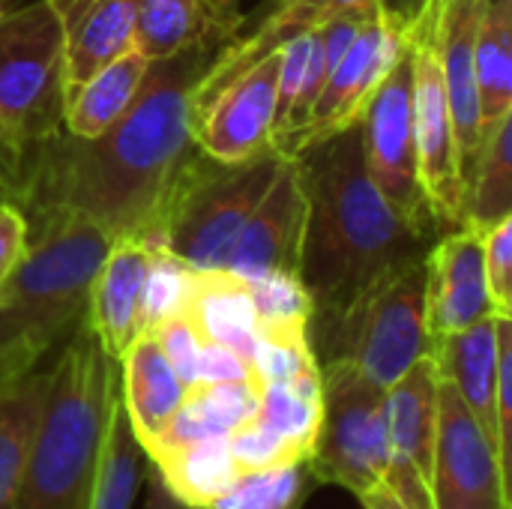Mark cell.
I'll return each mask as SVG.
<instances>
[{
	"label": "cell",
	"mask_w": 512,
	"mask_h": 509,
	"mask_svg": "<svg viewBox=\"0 0 512 509\" xmlns=\"http://www.w3.org/2000/svg\"><path fill=\"white\" fill-rule=\"evenodd\" d=\"M486 285L483 234L459 225L444 231L426 255V327L429 342L495 318Z\"/></svg>",
	"instance_id": "cell-16"
},
{
	"label": "cell",
	"mask_w": 512,
	"mask_h": 509,
	"mask_svg": "<svg viewBox=\"0 0 512 509\" xmlns=\"http://www.w3.org/2000/svg\"><path fill=\"white\" fill-rule=\"evenodd\" d=\"M144 450L132 435L123 399H120V381L108 408V423H105V438L99 450V465H96V480H93V498L90 509H129L141 477H144Z\"/></svg>",
	"instance_id": "cell-27"
},
{
	"label": "cell",
	"mask_w": 512,
	"mask_h": 509,
	"mask_svg": "<svg viewBox=\"0 0 512 509\" xmlns=\"http://www.w3.org/2000/svg\"><path fill=\"white\" fill-rule=\"evenodd\" d=\"M512 114L486 129L483 147L465 183L462 225L486 234L492 225L512 216Z\"/></svg>",
	"instance_id": "cell-26"
},
{
	"label": "cell",
	"mask_w": 512,
	"mask_h": 509,
	"mask_svg": "<svg viewBox=\"0 0 512 509\" xmlns=\"http://www.w3.org/2000/svg\"><path fill=\"white\" fill-rule=\"evenodd\" d=\"M63 33L45 0L0 12V120L27 159L63 132Z\"/></svg>",
	"instance_id": "cell-8"
},
{
	"label": "cell",
	"mask_w": 512,
	"mask_h": 509,
	"mask_svg": "<svg viewBox=\"0 0 512 509\" xmlns=\"http://www.w3.org/2000/svg\"><path fill=\"white\" fill-rule=\"evenodd\" d=\"M63 33L66 96L132 48L138 0H45ZM66 105V102H63Z\"/></svg>",
	"instance_id": "cell-20"
},
{
	"label": "cell",
	"mask_w": 512,
	"mask_h": 509,
	"mask_svg": "<svg viewBox=\"0 0 512 509\" xmlns=\"http://www.w3.org/2000/svg\"><path fill=\"white\" fill-rule=\"evenodd\" d=\"M282 162L276 150L240 162H219L195 150L165 204L159 243L192 270H222Z\"/></svg>",
	"instance_id": "cell-5"
},
{
	"label": "cell",
	"mask_w": 512,
	"mask_h": 509,
	"mask_svg": "<svg viewBox=\"0 0 512 509\" xmlns=\"http://www.w3.org/2000/svg\"><path fill=\"white\" fill-rule=\"evenodd\" d=\"M435 387L432 357L414 363L387 390V486L405 509L432 504V450H435Z\"/></svg>",
	"instance_id": "cell-15"
},
{
	"label": "cell",
	"mask_w": 512,
	"mask_h": 509,
	"mask_svg": "<svg viewBox=\"0 0 512 509\" xmlns=\"http://www.w3.org/2000/svg\"><path fill=\"white\" fill-rule=\"evenodd\" d=\"M360 141L363 162L378 186V192L393 204V210L408 219L417 231L429 237H441V225L435 222L417 168L414 126H411V54L405 51L399 63L387 72L375 96L369 99L360 117Z\"/></svg>",
	"instance_id": "cell-11"
},
{
	"label": "cell",
	"mask_w": 512,
	"mask_h": 509,
	"mask_svg": "<svg viewBox=\"0 0 512 509\" xmlns=\"http://www.w3.org/2000/svg\"><path fill=\"white\" fill-rule=\"evenodd\" d=\"M141 509H198V507H192V504L180 501V498L168 489V483L162 480V474L150 465L147 495H144V507Z\"/></svg>",
	"instance_id": "cell-35"
},
{
	"label": "cell",
	"mask_w": 512,
	"mask_h": 509,
	"mask_svg": "<svg viewBox=\"0 0 512 509\" xmlns=\"http://www.w3.org/2000/svg\"><path fill=\"white\" fill-rule=\"evenodd\" d=\"M0 12H3V3H0Z\"/></svg>",
	"instance_id": "cell-38"
},
{
	"label": "cell",
	"mask_w": 512,
	"mask_h": 509,
	"mask_svg": "<svg viewBox=\"0 0 512 509\" xmlns=\"http://www.w3.org/2000/svg\"><path fill=\"white\" fill-rule=\"evenodd\" d=\"M48 354L33 345H0V390L36 369Z\"/></svg>",
	"instance_id": "cell-33"
},
{
	"label": "cell",
	"mask_w": 512,
	"mask_h": 509,
	"mask_svg": "<svg viewBox=\"0 0 512 509\" xmlns=\"http://www.w3.org/2000/svg\"><path fill=\"white\" fill-rule=\"evenodd\" d=\"M306 198L297 279L309 297V330L345 318L390 279L423 264L435 237L417 231L372 183L360 123L291 156Z\"/></svg>",
	"instance_id": "cell-2"
},
{
	"label": "cell",
	"mask_w": 512,
	"mask_h": 509,
	"mask_svg": "<svg viewBox=\"0 0 512 509\" xmlns=\"http://www.w3.org/2000/svg\"><path fill=\"white\" fill-rule=\"evenodd\" d=\"M156 240L120 237L111 243L105 261L99 264L90 300L87 324L99 339L102 351L117 363L126 348L144 333V303L150 270L156 261Z\"/></svg>",
	"instance_id": "cell-18"
},
{
	"label": "cell",
	"mask_w": 512,
	"mask_h": 509,
	"mask_svg": "<svg viewBox=\"0 0 512 509\" xmlns=\"http://www.w3.org/2000/svg\"><path fill=\"white\" fill-rule=\"evenodd\" d=\"M117 381V363L84 318L51 363L33 453L9 509H90Z\"/></svg>",
	"instance_id": "cell-3"
},
{
	"label": "cell",
	"mask_w": 512,
	"mask_h": 509,
	"mask_svg": "<svg viewBox=\"0 0 512 509\" xmlns=\"http://www.w3.org/2000/svg\"><path fill=\"white\" fill-rule=\"evenodd\" d=\"M111 237L72 210L27 219V252L0 285V345L54 351L84 318Z\"/></svg>",
	"instance_id": "cell-4"
},
{
	"label": "cell",
	"mask_w": 512,
	"mask_h": 509,
	"mask_svg": "<svg viewBox=\"0 0 512 509\" xmlns=\"http://www.w3.org/2000/svg\"><path fill=\"white\" fill-rule=\"evenodd\" d=\"M48 387L51 366L42 360L24 378L0 390V509H9L24 480Z\"/></svg>",
	"instance_id": "cell-23"
},
{
	"label": "cell",
	"mask_w": 512,
	"mask_h": 509,
	"mask_svg": "<svg viewBox=\"0 0 512 509\" xmlns=\"http://www.w3.org/2000/svg\"><path fill=\"white\" fill-rule=\"evenodd\" d=\"M207 33L213 30L207 24L201 0H138L132 48L141 51L147 60L171 57Z\"/></svg>",
	"instance_id": "cell-28"
},
{
	"label": "cell",
	"mask_w": 512,
	"mask_h": 509,
	"mask_svg": "<svg viewBox=\"0 0 512 509\" xmlns=\"http://www.w3.org/2000/svg\"><path fill=\"white\" fill-rule=\"evenodd\" d=\"M432 504L435 509H512L510 483L492 441L462 396L441 378L435 387Z\"/></svg>",
	"instance_id": "cell-12"
},
{
	"label": "cell",
	"mask_w": 512,
	"mask_h": 509,
	"mask_svg": "<svg viewBox=\"0 0 512 509\" xmlns=\"http://www.w3.org/2000/svg\"><path fill=\"white\" fill-rule=\"evenodd\" d=\"M306 198L291 159H285L264 198L237 234L222 270L237 279L297 276Z\"/></svg>",
	"instance_id": "cell-17"
},
{
	"label": "cell",
	"mask_w": 512,
	"mask_h": 509,
	"mask_svg": "<svg viewBox=\"0 0 512 509\" xmlns=\"http://www.w3.org/2000/svg\"><path fill=\"white\" fill-rule=\"evenodd\" d=\"M204 3V15H207V24L213 33H219L228 42H234L240 36V24H243V9L240 3L243 0H201Z\"/></svg>",
	"instance_id": "cell-34"
},
{
	"label": "cell",
	"mask_w": 512,
	"mask_h": 509,
	"mask_svg": "<svg viewBox=\"0 0 512 509\" xmlns=\"http://www.w3.org/2000/svg\"><path fill=\"white\" fill-rule=\"evenodd\" d=\"M24 186V156L0 120V204H18Z\"/></svg>",
	"instance_id": "cell-32"
},
{
	"label": "cell",
	"mask_w": 512,
	"mask_h": 509,
	"mask_svg": "<svg viewBox=\"0 0 512 509\" xmlns=\"http://www.w3.org/2000/svg\"><path fill=\"white\" fill-rule=\"evenodd\" d=\"M27 252V219L15 204H0V285Z\"/></svg>",
	"instance_id": "cell-31"
},
{
	"label": "cell",
	"mask_w": 512,
	"mask_h": 509,
	"mask_svg": "<svg viewBox=\"0 0 512 509\" xmlns=\"http://www.w3.org/2000/svg\"><path fill=\"white\" fill-rule=\"evenodd\" d=\"M486 285L501 318H512V216L483 234Z\"/></svg>",
	"instance_id": "cell-30"
},
{
	"label": "cell",
	"mask_w": 512,
	"mask_h": 509,
	"mask_svg": "<svg viewBox=\"0 0 512 509\" xmlns=\"http://www.w3.org/2000/svg\"><path fill=\"white\" fill-rule=\"evenodd\" d=\"M225 42L216 33L150 60L129 108L99 135L57 132L24 159L18 210L24 219L72 210L96 222L111 240L159 243L165 204L186 162L195 156L192 90Z\"/></svg>",
	"instance_id": "cell-1"
},
{
	"label": "cell",
	"mask_w": 512,
	"mask_h": 509,
	"mask_svg": "<svg viewBox=\"0 0 512 509\" xmlns=\"http://www.w3.org/2000/svg\"><path fill=\"white\" fill-rule=\"evenodd\" d=\"M0 3H3V0H0Z\"/></svg>",
	"instance_id": "cell-39"
},
{
	"label": "cell",
	"mask_w": 512,
	"mask_h": 509,
	"mask_svg": "<svg viewBox=\"0 0 512 509\" xmlns=\"http://www.w3.org/2000/svg\"><path fill=\"white\" fill-rule=\"evenodd\" d=\"M354 3H363V0H264L255 12L243 15L240 36L228 42L225 48H219L216 57L210 60L207 72L192 90V111H198L225 81L240 75L255 60H261L270 51H279L288 39L315 30L330 15ZM381 3L399 18H405L408 24H414V18L426 6V0H381Z\"/></svg>",
	"instance_id": "cell-14"
},
{
	"label": "cell",
	"mask_w": 512,
	"mask_h": 509,
	"mask_svg": "<svg viewBox=\"0 0 512 509\" xmlns=\"http://www.w3.org/2000/svg\"><path fill=\"white\" fill-rule=\"evenodd\" d=\"M486 6V0H441V9H480Z\"/></svg>",
	"instance_id": "cell-37"
},
{
	"label": "cell",
	"mask_w": 512,
	"mask_h": 509,
	"mask_svg": "<svg viewBox=\"0 0 512 509\" xmlns=\"http://www.w3.org/2000/svg\"><path fill=\"white\" fill-rule=\"evenodd\" d=\"M279 60L282 51L264 54L192 111V138L201 153L240 162L273 150Z\"/></svg>",
	"instance_id": "cell-13"
},
{
	"label": "cell",
	"mask_w": 512,
	"mask_h": 509,
	"mask_svg": "<svg viewBox=\"0 0 512 509\" xmlns=\"http://www.w3.org/2000/svg\"><path fill=\"white\" fill-rule=\"evenodd\" d=\"M408 45H411V24L378 0L363 18L354 42L330 72L309 120L297 132L273 144V150L291 159L300 150L321 144L339 135L342 129L360 123L369 99L375 96L387 72L399 63V57L408 51Z\"/></svg>",
	"instance_id": "cell-10"
},
{
	"label": "cell",
	"mask_w": 512,
	"mask_h": 509,
	"mask_svg": "<svg viewBox=\"0 0 512 509\" xmlns=\"http://www.w3.org/2000/svg\"><path fill=\"white\" fill-rule=\"evenodd\" d=\"M147 66L150 60L141 51L129 48L108 66L93 72L78 90L66 96V105H63L66 132L78 138H93L105 132L141 90Z\"/></svg>",
	"instance_id": "cell-24"
},
{
	"label": "cell",
	"mask_w": 512,
	"mask_h": 509,
	"mask_svg": "<svg viewBox=\"0 0 512 509\" xmlns=\"http://www.w3.org/2000/svg\"><path fill=\"white\" fill-rule=\"evenodd\" d=\"M309 486L312 477L306 465H291L240 483L219 509H303Z\"/></svg>",
	"instance_id": "cell-29"
},
{
	"label": "cell",
	"mask_w": 512,
	"mask_h": 509,
	"mask_svg": "<svg viewBox=\"0 0 512 509\" xmlns=\"http://www.w3.org/2000/svg\"><path fill=\"white\" fill-rule=\"evenodd\" d=\"M480 9H441V72L444 90L453 114L456 150H459V171L462 183L477 162L483 147V114H480V93L474 78V30L480 21Z\"/></svg>",
	"instance_id": "cell-22"
},
{
	"label": "cell",
	"mask_w": 512,
	"mask_h": 509,
	"mask_svg": "<svg viewBox=\"0 0 512 509\" xmlns=\"http://www.w3.org/2000/svg\"><path fill=\"white\" fill-rule=\"evenodd\" d=\"M363 509H405L402 507V501L396 498V492L387 486V483H381V486H375L372 492H366L363 498H357Z\"/></svg>",
	"instance_id": "cell-36"
},
{
	"label": "cell",
	"mask_w": 512,
	"mask_h": 509,
	"mask_svg": "<svg viewBox=\"0 0 512 509\" xmlns=\"http://www.w3.org/2000/svg\"><path fill=\"white\" fill-rule=\"evenodd\" d=\"M411 126L417 147V168L426 204L441 225L453 231L465 213V183L459 171V150L453 114L441 72V0H426L411 24Z\"/></svg>",
	"instance_id": "cell-9"
},
{
	"label": "cell",
	"mask_w": 512,
	"mask_h": 509,
	"mask_svg": "<svg viewBox=\"0 0 512 509\" xmlns=\"http://www.w3.org/2000/svg\"><path fill=\"white\" fill-rule=\"evenodd\" d=\"M117 372L120 399L132 435L147 456L177 420L180 408L186 405L189 387L183 384V378L177 375L153 333H141L126 348V354L117 360Z\"/></svg>",
	"instance_id": "cell-19"
},
{
	"label": "cell",
	"mask_w": 512,
	"mask_h": 509,
	"mask_svg": "<svg viewBox=\"0 0 512 509\" xmlns=\"http://www.w3.org/2000/svg\"><path fill=\"white\" fill-rule=\"evenodd\" d=\"M387 390L354 363H321V411L306 459L312 483L363 498L387 480Z\"/></svg>",
	"instance_id": "cell-6"
},
{
	"label": "cell",
	"mask_w": 512,
	"mask_h": 509,
	"mask_svg": "<svg viewBox=\"0 0 512 509\" xmlns=\"http://www.w3.org/2000/svg\"><path fill=\"white\" fill-rule=\"evenodd\" d=\"M429 357L435 375L462 396V402L468 405V411L474 414V420L480 423L498 456V432H495L498 315L432 342Z\"/></svg>",
	"instance_id": "cell-21"
},
{
	"label": "cell",
	"mask_w": 512,
	"mask_h": 509,
	"mask_svg": "<svg viewBox=\"0 0 512 509\" xmlns=\"http://www.w3.org/2000/svg\"><path fill=\"white\" fill-rule=\"evenodd\" d=\"M474 78L483 132L512 114V0H486L474 30Z\"/></svg>",
	"instance_id": "cell-25"
},
{
	"label": "cell",
	"mask_w": 512,
	"mask_h": 509,
	"mask_svg": "<svg viewBox=\"0 0 512 509\" xmlns=\"http://www.w3.org/2000/svg\"><path fill=\"white\" fill-rule=\"evenodd\" d=\"M306 336L318 366L348 360L369 381L390 390L432 351L426 327V261L372 291L336 324L309 330Z\"/></svg>",
	"instance_id": "cell-7"
}]
</instances>
